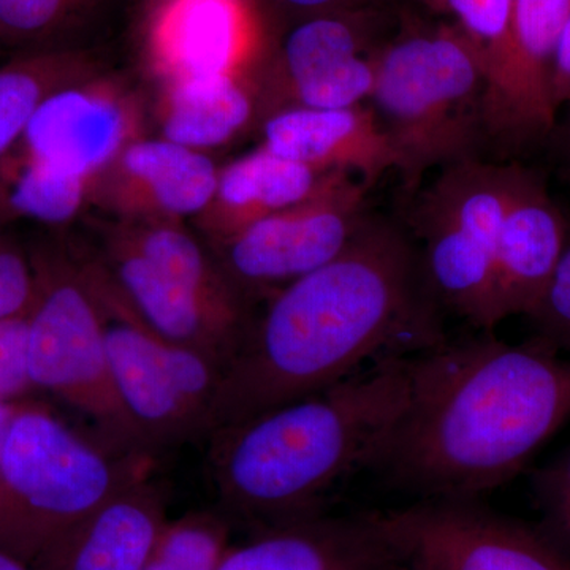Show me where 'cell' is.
<instances>
[{"instance_id": "27", "label": "cell", "mask_w": 570, "mask_h": 570, "mask_svg": "<svg viewBox=\"0 0 570 570\" xmlns=\"http://www.w3.org/2000/svg\"><path fill=\"white\" fill-rule=\"evenodd\" d=\"M534 336L570 356V213L569 234L549 287L527 317Z\"/></svg>"}, {"instance_id": "8", "label": "cell", "mask_w": 570, "mask_h": 570, "mask_svg": "<svg viewBox=\"0 0 570 570\" xmlns=\"http://www.w3.org/2000/svg\"><path fill=\"white\" fill-rule=\"evenodd\" d=\"M107 325L112 387L146 456L209 438L223 367L149 330L132 307Z\"/></svg>"}, {"instance_id": "24", "label": "cell", "mask_w": 570, "mask_h": 570, "mask_svg": "<svg viewBox=\"0 0 570 570\" xmlns=\"http://www.w3.org/2000/svg\"><path fill=\"white\" fill-rule=\"evenodd\" d=\"M230 531L219 510L168 520L142 570H217L230 550Z\"/></svg>"}, {"instance_id": "16", "label": "cell", "mask_w": 570, "mask_h": 570, "mask_svg": "<svg viewBox=\"0 0 570 570\" xmlns=\"http://www.w3.org/2000/svg\"><path fill=\"white\" fill-rule=\"evenodd\" d=\"M167 523L164 491L141 475L59 535L32 568L142 570Z\"/></svg>"}, {"instance_id": "34", "label": "cell", "mask_w": 570, "mask_h": 570, "mask_svg": "<svg viewBox=\"0 0 570 570\" xmlns=\"http://www.w3.org/2000/svg\"><path fill=\"white\" fill-rule=\"evenodd\" d=\"M14 407H17V403H0V449H2L3 438H6Z\"/></svg>"}, {"instance_id": "7", "label": "cell", "mask_w": 570, "mask_h": 570, "mask_svg": "<svg viewBox=\"0 0 570 570\" xmlns=\"http://www.w3.org/2000/svg\"><path fill=\"white\" fill-rule=\"evenodd\" d=\"M32 265L36 296L28 313V347L33 389L96 420L126 452L145 455L112 387L102 307L66 262L37 255Z\"/></svg>"}, {"instance_id": "6", "label": "cell", "mask_w": 570, "mask_h": 570, "mask_svg": "<svg viewBox=\"0 0 570 570\" xmlns=\"http://www.w3.org/2000/svg\"><path fill=\"white\" fill-rule=\"evenodd\" d=\"M521 163L479 159L439 170L409 198L404 227L422 258L428 285L445 316L493 332L499 232Z\"/></svg>"}, {"instance_id": "22", "label": "cell", "mask_w": 570, "mask_h": 570, "mask_svg": "<svg viewBox=\"0 0 570 570\" xmlns=\"http://www.w3.org/2000/svg\"><path fill=\"white\" fill-rule=\"evenodd\" d=\"M122 164L151 190L165 212L198 213L216 197L219 174L198 149L167 138L138 141L126 149Z\"/></svg>"}, {"instance_id": "32", "label": "cell", "mask_w": 570, "mask_h": 570, "mask_svg": "<svg viewBox=\"0 0 570 570\" xmlns=\"http://www.w3.org/2000/svg\"><path fill=\"white\" fill-rule=\"evenodd\" d=\"M550 97L558 115L570 104V13L562 26L551 63Z\"/></svg>"}, {"instance_id": "25", "label": "cell", "mask_w": 570, "mask_h": 570, "mask_svg": "<svg viewBox=\"0 0 570 570\" xmlns=\"http://www.w3.org/2000/svg\"><path fill=\"white\" fill-rule=\"evenodd\" d=\"M47 59H32L0 69V160L20 141L32 112L55 85Z\"/></svg>"}, {"instance_id": "21", "label": "cell", "mask_w": 570, "mask_h": 570, "mask_svg": "<svg viewBox=\"0 0 570 570\" xmlns=\"http://www.w3.org/2000/svg\"><path fill=\"white\" fill-rule=\"evenodd\" d=\"M253 112V99L232 75L178 81L165 116V138L200 151L230 140Z\"/></svg>"}, {"instance_id": "9", "label": "cell", "mask_w": 570, "mask_h": 570, "mask_svg": "<svg viewBox=\"0 0 570 570\" xmlns=\"http://www.w3.org/2000/svg\"><path fill=\"white\" fill-rule=\"evenodd\" d=\"M377 517L403 570H570L539 527L480 499H428Z\"/></svg>"}, {"instance_id": "5", "label": "cell", "mask_w": 570, "mask_h": 570, "mask_svg": "<svg viewBox=\"0 0 570 570\" xmlns=\"http://www.w3.org/2000/svg\"><path fill=\"white\" fill-rule=\"evenodd\" d=\"M145 459L110 455L47 409L17 404L0 449V550L32 566L82 517L145 475Z\"/></svg>"}, {"instance_id": "29", "label": "cell", "mask_w": 570, "mask_h": 570, "mask_svg": "<svg viewBox=\"0 0 570 570\" xmlns=\"http://www.w3.org/2000/svg\"><path fill=\"white\" fill-rule=\"evenodd\" d=\"M36 296L32 258L0 234V321L28 316Z\"/></svg>"}, {"instance_id": "33", "label": "cell", "mask_w": 570, "mask_h": 570, "mask_svg": "<svg viewBox=\"0 0 570 570\" xmlns=\"http://www.w3.org/2000/svg\"><path fill=\"white\" fill-rule=\"evenodd\" d=\"M288 9L302 11L305 14L322 13V11L365 9V7L384 6L381 0H281Z\"/></svg>"}, {"instance_id": "30", "label": "cell", "mask_w": 570, "mask_h": 570, "mask_svg": "<svg viewBox=\"0 0 570 570\" xmlns=\"http://www.w3.org/2000/svg\"><path fill=\"white\" fill-rule=\"evenodd\" d=\"M71 0H0V39L29 41L50 33Z\"/></svg>"}, {"instance_id": "10", "label": "cell", "mask_w": 570, "mask_h": 570, "mask_svg": "<svg viewBox=\"0 0 570 570\" xmlns=\"http://www.w3.org/2000/svg\"><path fill=\"white\" fill-rule=\"evenodd\" d=\"M367 193L370 187L355 176H330L303 204L228 236L224 275L246 295L255 288H284L316 272L335 261L365 223Z\"/></svg>"}, {"instance_id": "14", "label": "cell", "mask_w": 570, "mask_h": 570, "mask_svg": "<svg viewBox=\"0 0 570 570\" xmlns=\"http://www.w3.org/2000/svg\"><path fill=\"white\" fill-rule=\"evenodd\" d=\"M230 547L217 570H403L377 510L324 513L255 531Z\"/></svg>"}, {"instance_id": "19", "label": "cell", "mask_w": 570, "mask_h": 570, "mask_svg": "<svg viewBox=\"0 0 570 570\" xmlns=\"http://www.w3.org/2000/svg\"><path fill=\"white\" fill-rule=\"evenodd\" d=\"M243 3L171 0L157 31L165 67L176 82L232 75L249 40Z\"/></svg>"}, {"instance_id": "3", "label": "cell", "mask_w": 570, "mask_h": 570, "mask_svg": "<svg viewBox=\"0 0 570 570\" xmlns=\"http://www.w3.org/2000/svg\"><path fill=\"white\" fill-rule=\"evenodd\" d=\"M409 358L382 360L330 389L212 434L217 510L255 531L322 513L343 480L367 471L403 409Z\"/></svg>"}, {"instance_id": "12", "label": "cell", "mask_w": 570, "mask_h": 570, "mask_svg": "<svg viewBox=\"0 0 570 570\" xmlns=\"http://www.w3.org/2000/svg\"><path fill=\"white\" fill-rule=\"evenodd\" d=\"M569 13L570 0H513L504 66L485 105L489 153L498 163L542 153L553 130L551 63Z\"/></svg>"}, {"instance_id": "15", "label": "cell", "mask_w": 570, "mask_h": 570, "mask_svg": "<svg viewBox=\"0 0 570 570\" xmlns=\"http://www.w3.org/2000/svg\"><path fill=\"white\" fill-rule=\"evenodd\" d=\"M264 148L321 174L355 176L370 189L397 168L396 154L367 104L340 110L279 108L266 118Z\"/></svg>"}, {"instance_id": "35", "label": "cell", "mask_w": 570, "mask_h": 570, "mask_svg": "<svg viewBox=\"0 0 570 570\" xmlns=\"http://www.w3.org/2000/svg\"><path fill=\"white\" fill-rule=\"evenodd\" d=\"M0 570H36L31 564H26L18 558L11 557L6 551L0 550Z\"/></svg>"}, {"instance_id": "2", "label": "cell", "mask_w": 570, "mask_h": 570, "mask_svg": "<svg viewBox=\"0 0 570 570\" xmlns=\"http://www.w3.org/2000/svg\"><path fill=\"white\" fill-rule=\"evenodd\" d=\"M570 420V356L493 332L409 358L404 406L367 471L428 499H482L510 482Z\"/></svg>"}, {"instance_id": "13", "label": "cell", "mask_w": 570, "mask_h": 570, "mask_svg": "<svg viewBox=\"0 0 570 570\" xmlns=\"http://www.w3.org/2000/svg\"><path fill=\"white\" fill-rule=\"evenodd\" d=\"M568 234L569 212L551 195L546 174L521 164L498 239L494 306L499 322L530 316L557 272Z\"/></svg>"}, {"instance_id": "20", "label": "cell", "mask_w": 570, "mask_h": 570, "mask_svg": "<svg viewBox=\"0 0 570 570\" xmlns=\"http://www.w3.org/2000/svg\"><path fill=\"white\" fill-rule=\"evenodd\" d=\"M305 164L276 156L262 146L228 165L219 175L216 197L232 214L228 236L269 216L294 208L317 194L330 176Z\"/></svg>"}, {"instance_id": "23", "label": "cell", "mask_w": 570, "mask_h": 570, "mask_svg": "<svg viewBox=\"0 0 570 570\" xmlns=\"http://www.w3.org/2000/svg\"><path fill=\"white\" fill-rule=\"evenodd\" d=\"M426 17L450 22L479 55L487 77V100L497 89L508 50L513 0H411Z\"/></svg>"}, {"instance_id": "11", "label": "cell", "mask_w": 570, "mask_h": 570, "mask_svg": "<svg viewBox=\"0 0 570 570\" xmlns=\"http://www.w3.org/2000/svg\"><path fill=\"white\" fill-rule=\"evenodd\" d=\"M396 20L397 10L390 13L385 6L306 14L281 47L287 107L340 110L366 104L374 88L367 55L387 39Z\"/></svg>"}, {"instance_id": "28", "label": "cell", "mask_w": 570, "mask_h": 570, "mask_svg": "<svg viewBox=\"0 0 570 570\" xmlns=\"http://www.w3.org/2000/svg\"><path fill=\"white\" fill-rule=\"evenodd\" d=\"M31 389L28 316L3 318L0 321V403H17Z\"/></svg>"}, {"instance_id": "18", "label": "cell", "mask_w": 570, "mask_h": 570, "mask_svg": "<svg viewBox=\"0 0 570 570\" xmlns=\"http://www.w3.org/2000/svg\"><path fill=\"white\" fill-rule=\"evenodd\" d=\"M121 108L81 89H52L37 105L20 141L24 156L86 179L121 148Z\"/></svg>"}, {"instance_id": "26", "label": "cell", "mask_w": 570, "mask_h": 570, "mask_svg": "<svg viewBox=\"0 0 570 570\" xmlns=\"http://www.w3.org/2000/svg\"><path fill=\"white\" fill-rule=\"evenodd\" d=\"M539 530L570 560V448L532 475Z\"/></svg>"}, {"instance_id": "36", "label": "cell", "mask_w": 570, "mask_h": 570, "mask_svg": "<svg viewBox=\"0 0 570 570\" xmlns=\"http://www.w3.org/2000/svg\"><path fill=\"white\" fill-rule=\"evenodd\" d=\"M235 2H242V3H245L246 0H235Z\"/></svg>"}, {"instance_id": "4", "label": "cell", "mask_w": 570, "mask_h": 570, "mask_svg": "<svg viewBox=\"0 0 570 570\" xmlns=\"http://www.w3.org/2000/svg\"><path fill=\"white\" fill-rule=\"evenodd\" d=\"M374 66L367 105L396 154L407 200L431 170L485 159V70L455 26L400 7Z\"/></svg>"}, {"instance_id": "31", "label": "cell", "mask_w": 570, "mask_h": 570, "mask_svg": "<svg viewBox=\"0 0 570 570\" xmlns=\"http://www.w3.org/2000/svg\"><path fill=\"white\" fill-rule=\"evenodd\" d=\"M564 108L566 112L562 116L558 115L542 153L547 156L551 174L557 176L558 181L570 194V104Z\"/></svg>"}, {"instance_id": "1", "label": "cell", "mask_w": 570, "mask_h": 570, "mask_svg": "<svg viewBox=\"0 0 570 570\" xmlns=\"http://www.w3.org/2000/svg\"><path fill=\"white\" fill-rule=\"evenodd\" d=\"M403 224L370 213L335 261L276 292L225 367L212 434L449 340Z\"/></svg>"}, {"instance_id": "17", "label": "cell", "mask_w": 570, "mask_h": 570, "mask_svg": "<svg viewBox=\"0 0 570 570\" xmlns=\"http://www.w3.org/2000/svg\"><path fill=\"white\" fill-rule=\"evenodd\" d=\"M116 269L135 316L156 335L198 352L223 371L238 354L253 321L214 309L200 295L149 264L130 243L119 247Z\"/></svg>"}]
</instances>
